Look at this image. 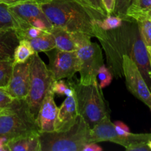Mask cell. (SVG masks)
<instances>
[{"mask_svg": "<svg viewBox=\"0 0 151 151\" xmlns=\"http://www.w3.org/2000/svg\"><path fill=\"white\" fill-rule=\"evenodd\" d=\"M40 6L53 27L99 38L103 29L92 13L75 0H48Z\"/></svg>", "mask_w": 151, "mask_h": 151, "instance_id": "cell-1", "label": "cell"}, {"mask_svg": "<svg viewBox=\"0 0 151 151\" xmlns=\"http://www.w3.org/2000/svg\"><path fill=\"white\" fill-rule=\"evenodd\" d=\"M132 21H123L121 27L111 30H103L98 40L106 56L108 68L113 77L121 78L122 75V62L124 55L130 56L134 29Z\"/></svg>", "mask_w": 151, "mask_h": 151, "instance_id": "cell-2", "label": "cell"}, {"mask_svg": "<svg viewBox=\"0 0 151 151\" xmlns=\"http://www.w3.org/2000/svg\"><path fill=\"white\" fill-rule=\"evenodd\" d=\"M68 81L75 91L78 114L90 129L103 119L110 117L109 109L97 81L90 85Z\"/></svg>", "mask_w": 151, "mask_h": 151, "instance_id": "cell-3", "label": "cell"}, {"mask_svg": "<svg viewBox=\"0 0 151 151\" xmlns=\"http://www.w3.org/2000/svg\"><path fill=\"white\" fill-rule=\"evenodd\" d=\"M39 139L41 151H83L84 145L90 142V128L78 115L67 129L40 133Z\"/></svg>", "mask_w": 151, "mask_h": 151, "instance_id": "cell-4", "label": "cell"}, {"mask_svg": "<svg viewBox=\"0 0 151 151\" xmlns=\"http://www.w3.org/2000/svg\"><path fill=\"white\" fill-rule=\"evenodd\" d=\"M35 131H39L35 116L25 100L15 99L10 107L0 111V137L10 139Z\"/></svg>", "mask_w": 151, "mask_h": 151, "instance_id": "cell-5", "label": "cell"}, {"mask_svg": "<svg viewBox=\"0 0 151 151\" xmlns=\"http://www.w3.org/2000/svg\"><path fill=\"white\" fill-rule=\"evenodd\" d=\"M76 44V52L79 59V83L90 85L97 81V75L100 66L104 63L101 48L97 43L91 42L90 35L82 32H72Z\"/></svg>", "mask_w": 151, "mask_h": 151, "instance_id": "cell-6", "label": "cell"}, {"mask_svg": "<svg viewBox=\"0 0 151 151\" xmlns=\"http://www.w3.org/2000/svg\"><path fill=\"white\" fill-rule=\"evenodd\" d=\"M54 81L51 72L38 53H34L31 56L29 90L25 100L35 117L42 100L51 88Z\"/></svg>", "mask_w": 151, "mask_h": 151, "instance_id": "cell-7", "label": "cell"}, {"mask_svg": "<svg viewBox=\"0 0 151 151\" xmlns=\"http://www.w3.org/2000/svg\"><path fill=\"white\" fill-rule=\"evenodd\" d=\"M122 75L130 92L151 108V92L138 66L128 55H124L122 62Z\"/></svg>", "mask_w": 151, "mask_h": 151, "instance_id": "cell-8", "label": "cell"}, {"mask_svg": "<svg viewBox=\"0 0 151 151\" xmlns=\"http://www.w3.org/2000/svg\"><path fill=\"white\" fill-rule=\"evenodd\" d=\"M49 57L48 69L55 81L72 78L79 72L80 63L76 51H61L55 48L47 52Z\"/></svg>", "mask_w": 151, "mask_h": 151, "instance_id": "cell-9", "label": "cell"}, {"mask_svg": "<svg viewBox=\"0 0 151 151\" xmlns=\"http://www.w3.org/2000/svg\"><path fill=\"white\" fill-rule=\"evenodd\" d=\"M30 63L31 57L24 63L13 64L11 78L6 90L14 99L25 100L27 96Z\"/></svg>", "mask_w": 151, "mask_h": 151, "instance_id": "cell-10", "label": "cell"}, {"mask_svg": "<svg viewBox=\"0 0 151 151\" xmlns=\"http://www.w3.org/2000/svg\"><path fill=\"white\" fill-rule=\"evenodd\" d=\"M58 109L54 100V94L51 90L48 91L42 100L35 117L40 133L55 131V122L58 114Z\"/></svg>", "mask_w": 151, "mask_h": 151, "instance_id": "cell-11", "label": "cell"}, {"mask_svg": "<svg viewBox=\"0 0 151 151\" xmlns=\"http://www.w3.org/2000/svg\"><path fill=\"white\" fill-rule=\"evenodd\" d=\"M129 136L122 137L118 135L115 130L114 124L110 117L103 119L90 129V142H111L125 147L128 144Z\"/></svg>", "mask_w": 151, "mask_h": 151, "instance_id": "cell-12", "label": "cell"}, {"mask_svg": "<svg viewBox=\"0 0 151 151\" xmlns=\"http://www.w3.org/2000/svg\"><path fill=\"white\" fill-rule=\"evenodd\" d=\"M130 57L133 59V60L138 66L145 80V78H150V63L149 53L147 47L140 36L137 24L134 29V35H133Z\"/></svg>", "mask_w": 151, "mask_h": 151, "instance_id": "cell-13", "label": "cell"}, {"mask_svg": "<svg viewBox=\"0 0 151 151\" xmlns=\"http://www.w3.org/2000/svg\"><path fill=\"white\" fill-rule=\"evenodd\" d=\"M8 7L16 17L29 25L35 19H47V16L41 10L40 3L36 0H21L9 4Z\"/></svg>", "mask_w": 151, "mask_h": 151, "instance_id": "cell-14", "label": "cell"}, {"mask_svg": "<svg viewBox=\"0 0 151 151\" xmlns=\"http://www.w3.org/2000/svg\"><path fill=\"white\" fill-rule=\"evenodd\" d=\"M78 115L79 114L75 94L72 97H66L58 109L57 117L55 122V131L67 129L76 122Z\"/></svg>", "mask_w": 151, "mask_h": 151, "instance_id": "cell-15", "label": "cell"}, {"mask_svg": "<svg viewBox=\"0 0 151 151\" xmlns=\"http://www.w3.org/2000/svg\"><path fill=\"white\" fill-rule=\"evenodd\" d=\"M39 131L29 133L7 141L8 151H41Z\"/></svg>", "mask_w": 151, "mask_h": 151, "instance_id": "cell-16", "label": "cell"}, {"mask_svg": "<svg viewBox=\"0 0 151 151\" xmlns=\"http://www.w3.org/2000/svg\"><path fill=\"white\" fill-rule=\"evenodd\" d=\"M19 38L15 29H0V60L13 59L16 47Z\"/></svg>", "mask_w": 151, "mask_h": 151, "instance_id": "cell-17", "label": "cell"}, {"mask_svg": "<svg viewBox=\"0 0 151 151\" xmlns=\"http://www.w3.org/2000/svg\"><path fill=\"white\" fill-rule=\"evenodd\" d=\"M50 32L54 38L56 49L61 51H76L78 47L74 41L72 32L57 27H52Z\"/></svg>", "mask_w": 151, "mask_h": 151, "instance_id": "cell-18", "label": "cell"}, {"mask_svg": "<svg viewBox=\"0 0 151 151\" xmlns=\"http://www.w3.org/2000/svg\"><path fill=\"white\" fill-rule=\"evenodd\" d=\"M30 25L16 17L10 10L8 4L0 1V29H20Z\"/></svg>", "mask_w": 151, "mask_h": 151, "instance_id": "cell-19", "label": "cell"}, {"mask_svg": "<svg viewBox=\"0 0 151 151\" xmlns=\"http://www.w3.org/2000/svg\"><path fill=\"white\" fill-rule=\"evenodd\" d=\"M151 13V0H133L128 7L126 16L135 22L149 18Z\"/></svg>", "mask_w": 151, "mask_h": 151, "instance_id": "cell-20", "label": "cell"}, {"mask_svg": "<svg viewBox=\"0 0 151 151\" xmlns=\"http://www.w3.org/2000/svg\"><path fill=\"white\" fill-rule=\"evenodd\" d=\"M35 52H47L55 48V43L52 35L46 32L44 35L31 40H27Z\"/></svg>", "mask_w": 151, "mask_h": 151, "instance_id": "cell-21", "label": "cell"}, {"mask_svg": "<svg viewBox=\"0 0 151 151\" xmlns=\"http://www.w3.org/2000/svg\"><path fill=\"white\" fill-rule=\"evenodd\" d=\"M35 53L27 40H20L13 54V64L27 61Z\"/></svg>", "mask_w": 151, "mask_h": 151, "instance_id": "cell-22", "label": "cell"}, {"mask_svg": "<svg viewBox=\"0 0 151 151\" xmlns=\"http://www.w3.org/2000/svg\"><path fill=\"white\" fill-rule=\"evenodd\" d=\"M83 6L88 9L94 17L99 22H101L106 16H107L102 0H75Z\"/></svg>", "mask_w": 151, "mask_h": 151, "instance_id": "cell-23", "label": "cell"}, {"mask_svg": "<svg viewBox=\"0 0 151 151\" xmlns=\"http://www.w3.org/2000/svg\"><path fill=\"white\" fill-rule=\"evenodd\" d=\"M13 59L0 60V88H6L11 78Z\"/></svg>", "mask_w": 151, "mask_h": 151, "instance_id": "cell-24", "label": "cell"}, {"mask_svg": "<svg viewBox=\"0 0 151 151\" xmlns=\"http://www.w3.org/2000/svg\"><path fill=\"white\" fill-rule=\"evenodd\" d=\"M137 22L140 36L146 47H151V19L150 17L141 19Z\"/></svg>", "mask_w": 151, "mask_h": 151, "instance_id": "cell-25", "label": "cell"}, {"mask_svg": "<svg viewBox=\"0 0 151 151\" xmlns=\"http://www.w3.org/2000/svg\"><path fill=\"white\" fill-rule=\"evenodd\" d=\"M123 24V19L115 15H108L101 22H98L100 27L103 30H111L121 27Z\"/></svg>", "mask_w": 151, "mask_h": 151, "instance_id": "cell-26", "label": "cell"}, {"mask_svg": "<svg viewBox=\"0 0 151 151\" xmlns=\"http://www.w3.org/2000/svg\"><path fill=\"white\" fill-rule=\"evenodd\" d=\"M16 34L20 40H31L33 38L39 37L41 35H44L46 32H48L47 31L41 30L38 28L35 27L29 26L26 28L20 29H16Z\"/></svg>", "mask_w": 151, "mask_h": 151, "instance_id": "cell-27", "label": "cell"}, {"mask_svg": "<svg viewBox=\"0 0 151 151\" xmlns=\"http://www.w3.org/2000/svg\"><path fill=\"white\" fill-rule=\"evenodd\" d=\"M97 78L100 80V83H98L99 86L103 89L110 85L112 81V78H113V75L111 72L109 70L108 66L103 63L99 69Z\"/></svg>", "mask_w": 151, "mask_h": 151, "instance_id": "cell-28", "label": "cell"}, {"mask_svg": "<svg viewBox=\"0 0 151 151\" xmlns=\"http://www.w3.org/2000/svg\"><path fill=\"white\" fill-rule=\"evenodd\" d=\"M132 1L133 0H115L114 9L112 14L119 16L123 19V21H132L129 20L126 16L128 9Z\"/></svg>", "mask_w": 151, "mask_h": 151, "instance_id": "cell-29", "label": "cell"}, {"mask_svg": "<svg viewBox=\"0 0 151 151\" xmlns=\"http://www.w3.org/2000/svg\"><path fill=\"white\" fill-rule=\"evenodd\" d=\"M69 87V84L68 81H64L63 79L57 80L53 81L51 86V90L54 94H58L59 96H63L65 91Z\"/></svg>", "mask_w": 151, "mask_h": 151, "instance_id": "cell-30", "label": "cell"}, {"mask_svg": "<svg viewBox=\"0 0 151 151\" xmlns=\"http://www.w3.org/2000/svg\"><path fill=\"white\" fill-rule=\"evenodd\" d=\"M15 99L7 92L6 88H0V109H7L13 103Z\"/></svg>", "mask_w": 151, "mask_h": 151, "instance_id": "cell-31", "label": "cell"}, {"mask_svg": "<svg viewBox=\"0 0 151 151\" xmlns=\"http://www.w3.org/2000/svg\"><path fill=\"white\" fill-rule=\"evenodd\" d=\"M114 124L116 132L117 133L118 135L122 136V137H128L131 134L128 126L125 125L124 122L121 121H115Z\"/></svg>", "mask_w": 151, "mask_h": 151, "instance_id": "cell-32", "label": "cell"}, {"mask_svg": "<svg viewBox=\"0 0 151 151\" xmlns=\"http://www.w3.org/2000/svg\"><path fill=\"white\" fill-rule=\"evenodd\" d=\"M128 151H148L150 150L147 145V142H138L131 143L129 145L125 147Z\"/></svg>", "mask_w": 151, "mask_h": 151, "instance_id": "cell-33", "label": "cell"}, {"mask_svg": "<svg viewBox=\"0 0 151 151\" xmlns=\"http://www.w3.org/2000/svg\"><path fill=\"white\" fill-rule=\"evenodd\" d=\"M102 3L107 15H111L114 9L115 0H102Z\"/></svg>", "mask_w": 151, "mask_h": 151, "instance_id": "cell-34", "label": "cell"}, {"mask_svg": "<svg viewBox=\"0 0 151 151\" xmlns=\"http://www.w3.org/2000/svg\"><path fill=\"white\" fill-rule=\"evenodd\" d=\"M103 148L97 142H88L84 145L83 151H102Z\"/></svg>", "mask_w": 151, "mask_h": 151, "instance_id": "cell-35", "label": "cell"}, {"mask_svg": "<svg viewBox=\"0 0 151 151\" xmlns=\"http://www.w3.org/2000/svg\"><path fill=\"white\" fill-rule=\"evenodd\" d=\"M8 139L5 137H0V151H8L7 147V142Z\"/></svg>", "mask_w": 151, "mask_h": 151, "instance_id": "cell-36", "label": "cell"}, {"mask_svg": "<svg viewBox=\"0 0 151 151\" xmlns=\"http://www.w3.org/2000/svg\"><path fill=\"white\" fill-rule=\"evenodd\" d=\"M21 1V0H0V1L1 2H4L5 3V4H13V3H16L17 2V1Z\"/></svg>", "mask_w": 151, "mask_h": 151, "instance_id": "cell-37", "label": "cell"}, {"mask_svg": "<svg viewBox=\"0 0 151 151\" xmlns=\"http://www.w3.org/2000/svg\"><path fill=\"white\" fill-rule=\"evenodd\" d=\"M147 51L149 53V57H150V78L151 79V47H147Z\"/></svg>", "mask_w": 151, "mask_h": 151, "instance_id": "cell-38", "label": "cell"}, {"mask_svg": "<svg viewBox=\"0 0 151 151\" xmlns=\"http://www.w3.org/2000/svg\"><path fill=\"white\" fill-rule=\"evenodd\" d=\"M147 145H148L149 148H150V150H151V139L150 140H149L148 142H147Z\"/></svg>", "mask_w": 151, "mask_h": 151, "instance_id": "cell-39", "label": "cell"}, {"mask_svg": "<svg viewBox=\"0 0 151 151\" xmlns=\"http://www.w3.org/2000/svg\"><path fill=\"white\" fill-rule=\"evenodd\" d=\"M38 3H41V2H44V1H48V0H36Z\"/></svg>", "mask_w": 151, "mask_h": 151, "instance_id": "cell-40", "label": "cell"}, {"mask_svg": "<svg viewBox=\"0 0 151 151\" xmlns=\"http://www.w3.org/2000/svg\"><path fill=\"white\" fill-rule=\"evenodd\" d=\"M150 19H151V13H150Z\"/></svg>", "mask_w": 151, "mask_h": 151, "instance_id": "cell-41", "label": "cell"}, {"mask_svg": "<svg viewBox=\"0 0 151 151\" xmlns=\"http://www.w3.org/2000/svg\"><path fill=\"white\" fill-rule=\"evenodd\" d=\"M1 111V109H0V111Z\"/></svg>", "mask_w": 151, "mask_h": 151, "instance_id": "cell-42", "label": "cell"}]
</instances>
